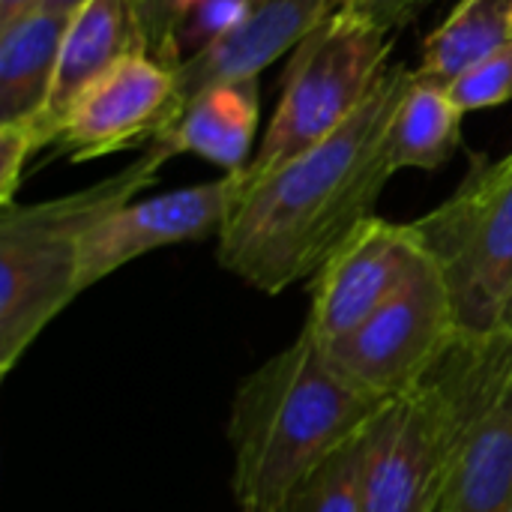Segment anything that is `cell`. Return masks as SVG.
<instances>
[{
  "label": "cell",
  "instance_id": "1",
  "mask_svg": "<svg viewBox=\"0 0 512 512\" xmlns=\"http://www.w3.org/2000/svg\"><path fill=\"white\" fill-rule=\"evenodd\" d=\"M414 69L381 72L363 105L321 144L282 168L243 180L219 234L216 261L264 294L315 279L327 258L375 216L393 177L387 138Z\"/></svg>",
  "mask_w": 512,
  "mask_h": 512
},
{
  "label": "cell",
  "instance_id": "2",
  "mask_svg": "<svg viewBox=\"0 0 512 512\" xmlns=\"http://www.w3.org/2000/svg\"><path fill=\"white\" fill-rule=\"evenodd\" d=\"M306 330L234 396L228 441L240 512H276L291 489L357 438L384 408Z\"/></svg>",
  "mask_w": 512,
  "mask_h": 512
},
{
  "label": "cell",
  "instance_id": "3",
  "mask_svg": "<svg viewBox=\"0 0 512 512\" xmlns=\"http://www.w3.org/2000/svg\"><path fill=\"white\" fill-rule=\"evenodd\" d=\"M512 387V327L462 333L435 369L372 423L366 512H438L456 465Z\"/></svg>",
  "mask_w": 512,
  "mask_h": 512
},
{
  "label": "cell",
  "instance_id": "4",
  "mask_svg": "<svg viewBox=\"0 0 512 512\" xmlns=\"http://www.w3.org/2000/svg\"><path fill=\"white\" fill-rule=\"evenodd\" d=\"M168 159L147 147L123 171L39 204L0 207V375H9L39 333L75 300L84 234L135 201Z\"/></svg>",
  "mask_w": 512,
  "mask_h": 512
},
{
  "label": "cell",
  "instance_id": "5",
  "mask_svg": "<svg viewBox=\"0 0 512 512\" xmlns=\"http://www.w3.org/2000/svg\"><path fill=\"white\" fill-rule=\"evenodd\" d=\"M390 30L360 9H333L294 51L282 99L243 180L264 177L333 135L369 96L387 54Z\"/></svg>",
  "mask_w": 512,
  "mask_h": 512
},
{
  "label": "cell",
  "instance_id": "6",
  "mask_svg": "<svg viewBox=\"0 0 512 512\" xmlns=\"http://www.w3.org/2000/svg\"><path fill=\"white\" fill-rule=\"evenodd\" d=\"M414 228L444 270L462 327L468 333L504 327L512 300V153L477 168Z\"/></svg>",
  "mask_w": 512,
  "mask_h": 512
},
{
  "label": "cell",
  "instance_id": "7",
  "mask_svg": "<svg viewBox=\"0 0 512 512\" xmlns=\"http://www.w3.org/2000/svg\"><path fill=\"white\" fill-rule=\"evenodd\" d=\"M462 333L444 270L423 246L384 306L333 342L327 354L369 396L393 402L411 393Z\"/></svg>",
  "mask_w": 512,
  "mask_h": 512
},
{
  "label": "cell",
  "instance_id": "8",
  "mask_svg": "<svg viewBox=\"0 0 512 512\" xmlns=\"http://www.w3.org/2000/svg\"><path fill=\"white\" fill-rule=\"evenodd\" d=\"M237 195L240 174H225L201 186H183L117 207L84 234L78 267L81 294L147 252L219 237Z\"/></svg>",
  "mask_w": 512,
  "mask_h": 512
},
{
  "label": "cell",
  "instance_id": "9",
  "mask_svg": "<svg viewBox=\"0 0 512 512\" xmlns=\"http://www.w3.org/2000/svg\"><path fill=\"white\" fill-rule=\"evenodd\" d=\"M420 252L414 222L366 219L318 270L303 330L324 348L354 333L399 288Z\"/></svg>",
  "mask_w": 512,
  "mask_h": 512
},
{
  "label": "cell",
  "instance_id": "10",
  "mask_svg": "<svg viewBox=\"0 0 512 512\" xmlns=\"http://www.w3.org/2000/svg\"><path fill=\"white\" fill-rule=\"evenodd\" d=\"M177 117V78L150 54H138L102 75L66 114L57 153L72 162L99 159L150 144Z\"/></svg>",
  "mask_w": 512,
  "mask_h": 512
},
{
  "label": "cell",
  "instance_id": "11",
  "mask_svg": "<svg viewBox=\"0 0 512 512\" xmlns=\"http://www.w3.org/2000/svg\"><path fill=\"white\" fill-rule=\"evenodd\" d=\"M330 12L333 0H246L228 36L177 66V114L213 84L258 78L261 69L294 51Z\"/></svg>",
  "mask_w": 512,
  "mask_h": 512
},
{
  "label": "cell",
  "instance_id": "12",
  "mask_svg": "<svg viewBox=\"0 0 512 512\" xmlns=\"http://www.w3.org/2000/svg\"><path fill=\"white\" fill-rule=\"evenodd\" d=\"M138 54H150V45L132 0H90L81 6L66 27L54 90L45 117L36 126L39 147L57 141L66 114L84 96V90Z\"/></svg>",
  "mask_w": 512,
  "mask_h": 512
},
{
  "label": "cell",
  "instance_id": "13",
  "mask_svg": "<svg viewBox=\"0 0 512 512\" xmlns=\"http://www.w3.org/2000/svg\"><path fill=\"white\" fill-rule=\"evenodd\" d=\"M258 114V78L222 81L189 99L177 120L147 147L159 150L165 159L195 153L219 165L225 174H240L252 162L249 156L258 132Z\"/></svg>",
  "mask_w": 512,
  "mask_h": 512
},
{
  "label": "cell",
  "instance_id": "14",
  "mask_svg": "<svg viewBox=\"0 0 512 512\" xmlns=\"http://www.w3.org/2000/svg\"><path fill=\"white\" fill-rule=\"evenodd\" d=\"M69 15L33 9L0 27V126H39L45 117Z\"/></svg>",
  "mask_w": 512,
  "mask_h": 512
},
{
  "label": "cell",
  "instance_id": "15",
  "mask_svg": "<svg viewBox=\"0 0 512 512\" xmlns=\"http://www.w3.org/2000/svg\"><path fill=\"white\" fill-rule=\"evenodd\" d=\"M462 117L465 111L456 105L450 90L438 81L420 78L414 69L411 87L396 108L387 138L393 174L402 168H441L462 144Z\"/></svg>",
  "mask_w": 512,
  "mask_h": 512
},
{
  "label": "cell",
  "instance_id": "16",
  "mask_svg": "<svg viewBox=\"0 0 512 512\" xmlns=\"http://www.w3.org/2000/svg\"><path fill=\"white\" fill-rule=\"evenodd\" d=\"M438 512H512V387L468 441Z\"/></svg>",
  "mask_w": 512,
  "mask_h": 512
},
{
  "label": "cell",
  "instance_id": "17",
  "mask_svg": "<svg viewBox=\"0 0 512 512\" xmlns=\"http://www.w3.org/2000/svg\"><path fill=\"white\" fill-rule=\"evenodd\" d=\"M512 42V0H459L426 36L417 75L450 87L462 72Z\"/></svg>",
  "mask_w": 512,
  "mask_h": 512
},
{
  "label": "cell",
  "instance_id": "18",
  "mask_svg": "<svg viewBox=\"0 0 512 512\" xmlns=\"http://www.w3.org/2000/svg\"><path fill=\"white\" fill-rule=\"evenodd\" d=\"M372 423L327 462H321L312 474H306L276 512H366V462Z\"/></svg>",
  "mask_w": 512,
  "mask_h": 512
},
{
  "label": "cell",
  "instance_id": "19",
  "mask_svg": "<svg viewBox=\"0 0 512 512\" xmlns=\"http://www.w3.org/2000/svg\"><path fill=\"white\" fill-rule=\"evenodd\" d=\"M450 96L456 99V105L468 114V111H480V108H495L512 99V42L501 45L498 51H492L489 57H483L477 66H471L468 72H462L450 87Z\"/></svg>",
  "mask_w": 512,
  "mask_h": 512
},
{
  "label": "cell",
  "instance_id": "20",
  "mask_svg": "<svg viewBox=\"0 0 512 512\" xmlns=\"http://www.w3.org/2000/svg\"><path fill=\"white\" fill-rule=\"evenodd\" d=\"M246 0H195L177 27V51L183 60L210 48L234 30Z\"/></svg>",
  "mask_w": 512,
  "mask_h": 512
},
{
  "label": "cell",
  "instance_id": "21",
  "mask_svg": "<svg viewBox=\"0 0 512 512\" xmlns=\"http://www.w3.org/2000/svg\"><path fill=\"white\" fill-rule=\"evenodd\" d=\"M192 3L195 0H132L138 21L144 27L147 45H150V57L174 72L183 63L177 51V27Z\"/></svg>",
  "mask_w": 512,
  "mask_h": 512
},
{
  "label": "cell",
  "instance_id": "22",
  "mask_svg": "<svg viewBox=\"0 0 512 512\" xmlns=\"http://www.w3.org/2000/svg\"><path fill=\"white\" fill-rule=\"evenodd\" d=\"M42 150L33 126L27 123H12L0 126V207L15 204V192L24 177V162Z\"/></svg>",
  "mask_w": 512,
  "mask_h": 512
},
{
  "label": "cell",
  "instance_id": "23",
  "mask_svg": "<svg viewBox=\"0 0 512 512\" xmlns=\"http://www.w3.org/2000/svg\"><path fill=\"white\" fill-rule=\"evenodd\" d=\"M435 0H366L360 12H366L372 21H378L384 30H402L414 24Z\"/></svg>",
  "mask_w": 512,
  "mask_h": 512
},
{
  "label": "cell",
  "instance_id": "24",
  "mask_svg": "<svg viewBox=\"0 0 512 512\" xmlns=\"http://www.w3.org/2000/svg\"><path fill=\"white\" fill-rule=\"evenodd\" d=\"M45 0H0V27L18 21L21 15H30L33 9H39Z\"/></svg>",
  "mask_w": 512,
  "mask_h": 512
},
{
  "label": "cell",
  "instance_id": "25",
  "mask_svg": "<svg viewBox=\"0 0 512 512\" xmlns=\"http://www.w3.org/2000/svg\"><path fill=\"white\" fill-rule=\"evenodd\" d=\"M87 3H90V0H45L42 6H45V9H54V12H60V15H69V18H72V15H75V12H78L81 6H87Z\"/></svg>",
  "mask_w": 512,
  "mask_h": 512
},
{
  "label": "cell",
  "instance_id": "26",
  "mask_svg": "<svg viewBox=\"0 0 512 512\" xmlns=\"http://www.w3.org/2000/svg\"><path fill=\"white\" fill-rule=\"evenodd\" d=\"M366 0H333V9H360Z\"/></svg>",
  "mask_w": 512,
  "mask_h": 512
},
{
  "label": "cell",
  "instance_id": "27",
  "mask_svg": "<svg viewBox=\"0 0 512 512\" xmlns=\"http://www.w3.org/2000/svg\"><path fill=\"white\" fill-rule=\"evenodd\" d=\"M504 327H512V300L510 306H507V315H504Z\"/></svg>",
  "mask_w": 512,
  "mask_h": 512
}]
</instances>
